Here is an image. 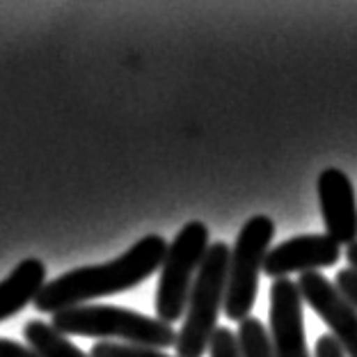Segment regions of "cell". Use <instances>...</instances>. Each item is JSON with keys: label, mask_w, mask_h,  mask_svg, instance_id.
I'll return each instance as SVG.
<instances>
[{"label": "cell", "mask_w": 357, "mask_h": 357, "mask_svg": "<svg viewBox=\"0 0 357 357\" xmlns=\"http://www.w3.org/2000/svg\"><path fill=\"white\" fill-rule=\"evenodd\" d=\"M44 287L46 264L39 259H23L10 278L0 282V321L19 314L28 303H35Z\"/></svg>", "instance_id": "30bf717a"}, {"label": "cell", "mask_w": 357, "mask_h": 357, "mask_svg": "<svg viewBox=\"0 0 357 357\" xmlns=\"http://www.w3.org/2000/svg\"><path fill=\"white\" fill-rule=\"evenodd\" d=\"M303 303L321 316L348 357H357V310L339 294L335 282L321 273H303L296 280Z\"/></svg>", "instance_id": "8992f818"}, {"label": "cell", "mask_w": 357, "mask_h": 357, "mask_svg": "<svg viewBox=\"0 0 357 357\" xmlns=\"http://www.w3.org/2000/svg\"><path fill=\"white\" fill-rule=\"evenodd\" d=\"M169 243L163 236L149 234L126 250L115 261L99 266H83L46 282L35 305L42 314H58L69 307L87 305V300L121 294L149 280L163 266Z\"/></svg>", "instance_id": "6da1fadb"}, {"label": "cell", "mask_w": 357, "mask_h": 357, "mask_svg": "<svg viewBox=\"0 0 357 357\" xmlns=\"http://www.w3.org/2000/svg\"><path fill=\"white\" fill-rule=\"evenodd\" d=\"M28 348H32L39 357H92L83 353L76 344H71L67 335H62L53 328V323L46 321H30L23 328Z\"/></svg>", "instance_id": "8fae6325"}, {"label": "cell", "mask_w": 357, "mask_h": 357, "mask_svg": "<svg viewBox=\"0 0 357 357\" xmlns=\"http://www.w3.org/2000/svg\"><path fill=\"white\" fill-rule=\"evenodd\" d=\"M339 257H342V245L328 234H305L268 250L264 273L273 280L287 278L289 273H319V268L339 264Z\"/></svg>", "instance_id": "52a82bcc"}, {"label": "cell", "mask_w": 357, "mask_h": 357, "mask_svg": "<svg viewBox=\"0 0 357 357\" xmlns=\"http://www.w3.org/2000/svg\"><path fill=\"white\" fill-rule=\"evenodd\" d=\"M208 248V227L204 222L192 220L178 229L174 241L167 245L163 266H160L156 300H153L156 319L172 326L176 319L183 316L185 307H188L192 282L197 278Z\"/></svg>", "instance_id": "277c9868"}, {"label": "cell", "mask_w": 357, "mask_h": 357, "mask_svg": "<svg viewBox=\"0 0 357 357\" xmlns=\"http://www.w3.org/2000/svg\"><path fill=\"white\" fill-rule=\"evenodd\" d=\"M316 188L328 236L339 245H353L357 241V199L351 178L342 169L328 167L321 172Z\"/></svg>", "instance_id": "9c48e42d"}, {"label": "cell", "mask_w": 357, "mask_h": 357, "mask_svg": "<svg viewBox=\"0 0 357 357\" xmlns=\"http://www.w3.org/2000/svg\"><path fill=\"white\" fill-rule=\"evenodd\" d=\"M231 250L227 243H211L188 298V314L176 335V357H204L211 337L218 330V314L225 305L227 271Z\"/></svg>", "instance_id": "3957f363"}, {"label": "cell", "mask_w": 357, "mask_h": 357, "mask_svg": "<svg viewBox=\"0 0 357 357\" xmlns=\"http://www.w3.org/2000/svg\"><path fill=\"white\" fill-rule=\"evenodd\" d=\"M208 357H243L241 346H238V337L234 335L229 328H220L213 332L208 344Z\"/></svg>", "instance_id": "5bb4252c"}, {"label": "cell", "mask_w": 357, "mask_h": 357, "mask_svg": "<svg viewBox=\"0 0 357 357\" xmlns=\"http://www.w3.org/2000/svg\"><path fill=\"white\" fill-rule=\"evenodd\" d=\"M271 342L275 357H312L305 339L303 296L294 280H275L271 287Z\"/></svg>", "instance_id": "ba28073f"}, {"label": "cell", "mask_w": 357, "mask_h": 357, "mask_svg": "<svg viewBox=\"0 0 357 357\" xmlns=\"http://www.w3.org/2000/svg\"><path fill=\"white\" fill-rule=\"evenodd\" d=\"M275 236V222L268 215H255L241 227L231 248L227 271V294L222 310L229 321H245L257 303L259 273Z\"/></svg>", "instance_id": "5b68a950"}, {"label": "cell", "mask_w": 357, "mask_h": 357, "mask_svg": "<svg viewBox=\"0 0 357 357\" xmlns=\"http://www.w3.org/2000/svg\"><path fill=\"white\" fill-rule=\"evenodd\" d=\"M53 328L62 335L96 337L101 342H117L147 348H167L176 344L172 326L156 316H147L126 307L78 305L53 314Z\"/></svg>", "instance_id": "7a4b0ae2"}, {"label": "cell", "mask_w": 357, "mask_h": 357, "mask_svg": "<svg viewBox=\"0 0 357 357\" xmlns=\"http://www.w3.org/2000/svg\"><path fill=\"white\" fill-rule=\"evenodd\" d=\"M314 357H346V353L332 335H321L314 348Z\"/></svg>", "instance_id": "2e32d148"}, {"label": "cell", "mask_w": 357, "mask_h": 357, "mask_svg": "<svg viewBox=\"0 0 357 357\" xmlns=\"http://www.w3.org/2000/svg\"><path fill=\"white\" fill-rule=\"evenodd\" d=\"M346 261L351 264L353 271H357V241L353 243V245H348V250H346Z\"/></svg>", "instance_id": "ac0fdd59"}, {"label": "cell", "mask_w": 357, "mask_h": 357, "mask_svg": "<svg viewBox=\"0 0 357 357\" xmlns=\"http://www.w3.org/2000/svg\"><path fill=\"white\" fill-rule=\"evenodd\" d=\"M0 357H39L32 348H26L19 342L0 337Z\"/></svg>", "instance_id": "e0dca14e"}, {"label": "cell", "mask_w": 357, "mask_h": 357, "mask_svg": "<svg viewBox=\"0 0 357 357\" xmlns=\"http://www.w3.org/2000/svg\"><path fill=\"white\" fill-rule=\"evenodd\" d=\"M335 287L357 310V271H353V268H342L335 278Z\"/></svg>", "instance_id": "9a60e30c"}, {"label": "cell", "mask_w": 357, "mask_h": 357, "mask_svg": "<svg viewBox=\"0 0 357 357\" xmlns=\"http://www.w3.org/2000/svg\"><path fill=\"white\" fill-rule=\"evenodd\" d=\"M92 357H169L160 353L158 348L147 346H131V344H117V342H99L89 351Z\"/></svg>", "instance_id": "4fadbf2b"}, {"label": "cell", "mask_w": 357, "mask_h": 357, "mask_svg": "<svg viewBox=\"0 0 357 357\" xmlns=\"http://www.w3.org/2000/svg\"><path fill=\"white\" fill-rule=\"evenodd\" d=\"M236 337L243 357H275L271 332H266V326L255 316H248L245 321H241Z\"/></svg>", "instance_id": "7c38bea8"}]
</instances>
